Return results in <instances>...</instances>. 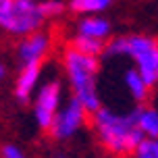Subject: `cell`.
Returning <instances> with one entry per match:
<instances>
[{
	"instance_id": "3957f363",
	"label": "cell",
	"mask_w": 158,
	"mask_h": 158,
	"mask_svg": "<svg viewBox=\"0 0 158 158\" xmlns=\"http://www.w3.org/2000/svg\"><path fill=\"white\" fill-rule=\"evenodd\" d=\"M108 56H127L150 87L158 85V40L150 35H121L106 44Z\"/></svg>"
},
{
	"instance_id": "d6986e66",
	"label": "cell",
	"mask_w": 158,
	"mask_h": 158,
	"mask_svg": "<svg viewBox=\"0 0 158 158\" xmlns=\"http://www.w3.org/2000/svg\"><path fill=\"white\" fill-rule=\"evenodd\" d=\"M58 158H60V156H58Z\"/></svg>"
},
{
	"instance_id": "9a60e30c",
	"label": "cell",
	"mask_w": 158,
	"mask_h": 158,
	"mask_svg": "<svg viewBox=\"0 0 158 158\" xmlns=\"http://www.w3.org/2000/svg\"><path fill=\"white\" fill-rule=\"evenodd\" d=\"M40 6H42V13L48 17H60L64 13V4L63 0H44V2H40Z\"/></svg>"
},
{
	"instance_id": "e0dca14e",
	"label": "cell",
	"mask_w": 158,
	"mask_h": 158,
	"mask_svg": "<svg viewBox=\"0 0 158 158\" xmlns=\"http://www.w3.org/2000/svg\"><path fill=\"white\" fill-rule=\"evenodd\" d=\"M4 75H6V67H4V64L0 63V81L4 79Z\"/></svg>"
},
{
	"instance_id": "6da1fadb",
	"label": "cell",
	"mask_w": 158,
	"mask_h": 158,
	"mask_svg": "<svg viewBox=\"0 0 158 158\" xmlns=\"http://www.w3.org/2000/svg\"><path fill=\"white\" fill-rule=\"evenodd\" d=\"M92 114V125L98 142L114 156H133L135 148L146 137L135 123V112L131 110L127 114H121L100 106Z\"/></svg>"
},
{
	"instance_id": "8fae6325",
	"label": "cell",
	"mask_w": 158,
	"mask_h": 158,
	"mask_svg": "<svg viewBox=\"0 0 158 158\" xmlns=\"http://www.w3.org/2000/svg\"><path fill=\"white\" fill-rule=\"evenodd\" d=\"M77 33L83 35H92L98 40H106L110 38V23L102 19V17H85L77 23Z\"/></svg>"
},
{
	"instance_id": "8992f818",
	"label": "cell",
	"mask_w": 158,
	"mask_h": 158,
	"mask_svg": "<svg viewBox=\"0 0 158 158\" xmlns=\"http://www.w3.org/2000/svg\"><path fill=\"white\" fill-rule=\"evenodd\" d=\"M87 114H89V110L81 104L79 98L73 96L71 100H67V104H63L60 110L56 112V118H54V123H52V129H50L52 137L60 139V142L73 137L81 127L85 125Z\"/></svg>"
},
{
	"instance_id": "9c48e42d",
	"label": "cell",
	"mask_w": 158,
	"mask_h": 158,
	"mask_svg": "<svg viewBox=\"0 0 158 158\" xmlns=\"http://www.w3.org/2000/svg\"><path fill=\"white\" fill-rule=\"evenodd\" d=\"M123 83H125L129 96H131L137 104H143L148 100V94H150L152 87L146 83V79L142 77V73L137 71V69H127L125 75H123Z\"/></svg>"
},
{
	"instance_id": "7c38bea8",
	"label": "cell",
	"mask_w": 158,
	"mask_h": 158,
	"mask_svg": "<svg viewBox=\"0 0 158 158\" xmlns=\"http://www.w3.org/2000/svg\"><path fill=\"white\" fill-rule=\"evenodd\" d=\"M71 46L83 54H89V56H100L106 52V44L104 40H98V38H92V35H83V33H75L71 40Z\"/></svg>"
},
{
	"instance_id": "7a4b0ae2",
	"label": "cell",
	"mask_w": 158,
	"mask_h": 158,
	"mask_svg": "<svg viewBox=\"0 0 158 158\" xmlns=\"http://www.w3.org/2000/svg\"><path fill=\"white\" fill-rule=\"evenodd\" d=\"M63 64L67 79L71 83L73 96L81 100V104L85 106L89 112H96L100 108V94L96 87V77L100 71V63L98 56H89L75 50L69 46L63 52Z\"/></svg>"
},
{
	"instance_id": "2e32d148",
	"label": "cell",
	"mask_w": 158,
	"mask_h": 158,
	"mask_svg": "<svg viewBox=\"0 0 158 158\" xmlns=\"http://www.w3.org/2000/svg\"><path fill=\"white\" fill-rule=\"evenodd\" d=\"M0 158H25V154L19 146L6 143V146H2V150H0Z\"/></svg>"
},
{
	"instance_id": "4fadbf2b",
	"label": "cell",
	"mask_w": 158,
	"mask_h": 158,
	"mask_svg": "<svg viewBox=\"0 0 158 158\" xmlns=\"http://www.w3.org/2000/svg\"><path fill=\"white\" fill-rule=\"evenodd\" d=\"M112 4V0H71L69 8L77 15H94V13H104Z\"/></svg>"
},
{
	"instance_id": "5bb4252c",
	"label": "cell",
	"mask_w": 158,
	"mask_h": 158,
	"mask_svg": "<svg viewBox=\"0 0 158 158\" xmlns=\"http://www.w3.org/2000/svg\"><path fill=\"white\" fill-rule=\"evenodd\" d=\"M133 158H158V137H143L135 148Z\"/></svg>"
},
{
	"instance_id": "277c9868",
	"label": "cell",
	"mask_w": 158,
	"mask_h": 158,
	"mask_svg": "<svg viewBox=\"0 0 158 158\" xmlns=\"http://www.w3.org/2000/svg\"><path fill=\"white\" fill-rule=\"evenodd\" d=\"M46 15L35 0H4L0 2V29L10 35H29L38 31Z\"/></svg>"
},
{
	"instance_id": "52a82bcc",
	"label": "cell",
	"mask_w": 158,
	"mask_h": 158,
	"mask_svg": "<svg viewBox=\"0 0 158 158\" xmlns=\"http://www.w3.org/2000/svg\"><path fill=\"white\" fill-rule=\"evenodd\" d=\"M52 46V38L48 31H38L23 35L21 42L17 44V58L21 64H29V63H42L44 56L48 54V50Z\"/></svg>"
},
{
	"instance_id": "5b68a950",
	"label": "cell",
	"mask_w": 158,
	"mask_h": 158,
	"mask_svg": "<svg viewBox=\"0 0 158 158\" xmlns=\"http://www.w3.org/2000/svg\"><path fill=\"white\" fill-rule=\"evenodd\" d=\"M60 100H63V87L58 79H52L38 89L35 104H33V117L40 129H52V123L56 118V112L60 110Z\"/></svg>"
},
{
	"instance_id": "ba28073f",
	"label": "cell",
	"mask_w": 158,
	"mask_h": 158,
	"mask_svg": "<svg viewBox=\"0 0 158 158\" xmlns=\"http://www.w3.org/2000/svg\"><path fill=\"white\" fill-rule=\"evenodd\" d=\"M40 75H42V63H29L21 64V71L17 75L15 83V98L19 102H29L35 85L40 83Z\"/></svg>"
},
{
	"instance_id": "ac0fdd59",
	"label": "cell",
	"mask_w": 158,
	"mask_h": 158,
	"mask_svg": "<svg viewBox=\"0 0 158 158\" xmlns=\"http://www.w3.org/2000/svg\"><path fill=\"white\" fill-rule=\"evenodd\" d=\"M0 2H4V0H0Z\"/></svg>"
},
{
	"instance_id": "30bf717a",
	"label": "cell",
	"mask_w": 158,
	"mask_h": 158,
	"mask_svg": "<svg viewBox=\"0 0 158 158\" xmlns=\"http://www.w3.org/2000/svg\"><path fill=\"white\" fill-rule=\"evenodd\" d=\"M135 123L146 137H158V110L152 106H137L133 108Z\"/></svg>"
}]
</instances>
